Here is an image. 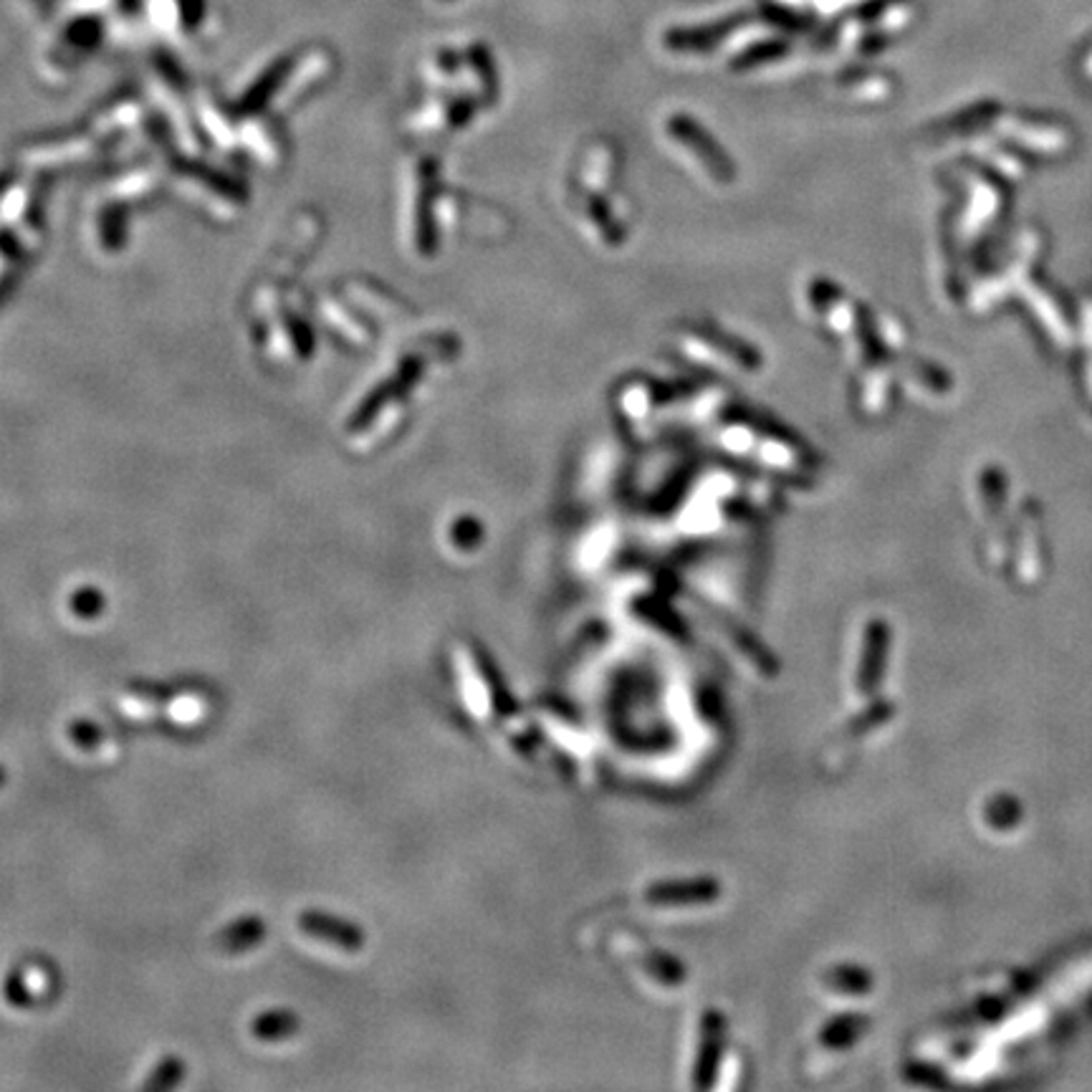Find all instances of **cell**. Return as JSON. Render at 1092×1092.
<instances>
[{
	"label": "cell",
	"instance_id": "cell-8",
	"mask_svg": "<svg viewBox=\"0 0 1092 1092\" xmlns=\"http://www.w3.org/2000/svg\"><path fill=\"white\" fill-rule=\"evenodd\" d=\"M5 782H8V772H5V766H0V787H3Z\"/></svg>",
	"mask_w": 1092,
	"mask_h": 1092
},
{
	"label": "cell",
	"instance_id": "cell-6",
	"mask_svg": "<svg viewBox=\"0 0 1092 1092\" xmlns=\"http://www.w3.org/2000/svg\"><path fill=\"white\" fill-rule=\"evenodd\" d=\"M68 607H71V612L77 614V617L94 619L104 612V595L92 590V587H87V590L73 592L71 600H68Z\"/></svg>",
	"mask_w": 1092,
	"mask_h": 1092
},
{
	"label": "cell",
	"instance_id": "cell-7",
	"mask_svg": "<svg viewBox=\"0 0 1092 1092\" xmlns=\"http://www.w3.org/2000/svg\"><path fill=\"white\" fill-rule=\"evenodd\" d=\"M68 739L79 746V749H94V746L102 744L104 731L99 729L92 721H71L68 724Z\"/></svg>",
	"mask_w": 1092,
	"mask_h": 1092
},
{
	"label": "cell",
	"instance_id": "cell-4",
	"mask_svg": "<svg viewBox=\"0 0 1092 1092\" xmlns=\"http://www.w3.org/2000/svg\"><path fill=\"white\" fill-rule=\"evenodd\" d=\"M185 1062L180 1057H164L160 1059V1062L155 1064V1070L150 1073V1078L142 1083V1090L145 1092H167L172 1088H178L180 1083L185 1080Z\"/></svg>",
	"mask_w": 1092,
	"mask_h": 1092
},
{
	"label": "cell",
	"instance_id": "cell-2",
	"mask_svg": "<svg viewBox=\"0 0 1092 1092\" xmlns=\"http://www.w3.org/2000/svg\"><path fill=\"white\" fill-rule=\"evenodd\" d=\"M263 938H266V921L258 919V915H243V919L222 926L215 933L213 943L222 953H243L248 948L258 946Z\"/></svg>",
	"mask_w": 1092,
	"mask_h": 1092
},
{
	"label": "cell",
	"instance_id": "cell-1",
	"mask_svg": "<svg viewBox=\"0 0 1092 1092\" xmlns=\"http://www.w3.org/2000/svg\"><path fill=\"white\" fill-rule=\"evenodd\" d=\"M296 924H299L301 933H306L309 938L332 943V946L349 953L359 951V948L364 946V941H367V936H364V931L359 929L357 924H352V921L347 919H337V915H329L325 910H304Z\"/></svg>",
	"mask_w": 1092,
	"mask_h": 1092
},
{
	"label": "cell",
	"instance_id": "cell-3",
	"mask_svg": "<svg viewBox=\"0 0 1092 1092\" xmlns=\"http://www.w3.org/2000/svg\"><path fill=\"white\" fill-rule=\"evenodd\" d=\"M301 1020L289 1009H271L251 1022V1035L261 1042H281L299 1032Z\"/></svg>",
	"mask_w": 1092,
	"mask_h": 1092
},
{
	"label": "cell",
	"instance_id": "cell-5",
	"mask_svg": "<svg viewBox=\"0 0 1092 1092\" xmlns=\"http://www.w3.org/2000/svg\"><path fill=\"white\" fill-rule=\"evenodd\" d=\"M3 996L10 1006H20V1009H23V1006H31L36 1001V994L31 991L29 982H26V974L20 972V969H13V972L5 977Z\"/></svg>",
	"mask_w": 1092,
	"mask_h": 1092
}]
</instances>
